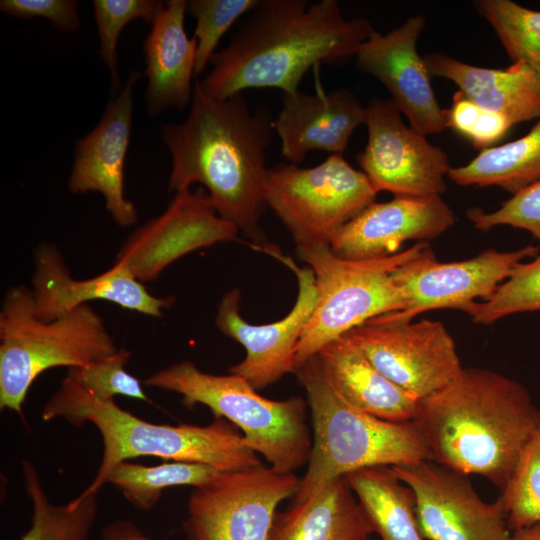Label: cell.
<instances>
[{"instance_id":"8fae6325","label":"cell","mask_w":540,"mask_h":540,"mask_svg":"<svg viewBox=\"0 0 540 540\" xmlns=\"http://www.w3.org/2000/svg\"><path fill=\"white\" fill-rule=\"evenodd\" d=\"M342 337L386 378L417 400L447 386L463 368L456 344L440 321L370 319Z\"/></svg>"},{"instance_id":"cb8c5ba5","label":"cell","mask_w":540,"mask_h":540,"mask_svg":"<svg viewBox=\"0 0 540 540\" xmlns=\"http://www.w3.org/2000/svg\"><path fill=\"white\" fill-rule=\"evenodd\" d=\"M314 357L327 383L349 405L388 421L413 420L420 401L381 374L346 338L332 341Z\"/></svg>"},{"instance_id":"d590c367","label":"cell","mask_w":540,"mask_h":540,"mask_svg":"<svg viewBox=\"0 0 540 540\" xmlns=\"http://www.w3.org/2000/svg\"><path fill=\"white\" fill-rule=\"evenodd\" d=\"M446 113L447 127L470 140L480 151L492 147L514 126L506 116L480 107L459 90Z\"/></svg>"},{"instance_id":"ab89813d","label":"cell","mask_w":540,"mask_h":540,"mask_svg":"<svg viewBox=\"0 0 540 540\" xmlns=\"http://www.w3.org/2000/svg\"><path fill=\"white\" fill-rule=\"evenodd\" d=\"M510 540H540V522L512 531Z\"/></svg>"},{"instance_id":"5bb4252c","label":"cell","mask_w":540,"mask_h":540,"mask_svg":"<svg viewBox=\"0 0 540 540\" xmlns=\"http://www.w3.org/2000/svg\"><path fill=\"white\" fill-rule=\"evenodd\" d=\"M414 492L420 532L428 540H510L503 503L485 502L468 476L432 460L394 466Z\"/></svg>"},{"instance_id":"7a4b0ae2","label":"cell","mask_w":540,"mask_h":540,"mask_svg":"<svg viewBox=\"0 0 540 540\" xmlns=\"http://www.w3.org/2000/svg\"><path fill=\"white\" fill-rule=\"evenodd\" d=\"M373 32L366 18H345L335 0H259L230 43L212 55L200 85L218 99L251 88L294 93L312 67L355 57Z\"/></svg>"},{"instance_id":"836d02e7","label":"cell","mask_w":540,"mask_h":540,"mask_svg":"<svg viewBox=\"0 0 540 540\" xmlns=\"http://www.w3.org/2000/svg\"><path fill=\"white\" fill-rule=\"evenodd\" d=\"M259 0H190L186 13L196 19L193 37L196 39L195 75H200L216 52L221 38Z\"/></svg>"},{"instance_id":"ac0fdd59","label":"cell","mask_w":540,"mask_h":540,"mask_svg":"<svg viewBox=\"0 0 540 540\" xmlns=\"http://www.w3.org/2000/svg\"><path fill=\"white\" fill-rule=\"evenodd\" d=\"M32 297L35 314L45 322L63 316L89 301L103 300L151 317H162L173 297L150 294L127 269L118 264L100 275L74 279L58 249L43 243L34 253Z\"/></svg>"},{"instance_id":"52a82bcc","label":"cell","mask_w":540,"mask_h":540,"mask_svg":"<svg viewBox=\"0 0 540 540\" xmlns=\"http://www.w3.org/2000/svg\"><path fill=\"white\" fill-rule=\"evenodd\" d=\"M117 350L89 304L45 322L35 314L31 288H9L0 311V409L23 419L27 393L44 371L84 367Z\"/></svg>"},{"instance_id":"f1b7e54d","label":"cell","mask_w":540,"mask_h":540,"mask_svg":"<svg viewBox=\"0 0 540 540\" xmlns=\"http://www.w3.org/2000/svg\"><path fill=\"white\" fill-rule=\"evenodd\" d=\"M220 471L192 462L169 461L156 466L131 463L117 464L106 483L118 488L123 497L137 510L149 511L159 502L162 492L171 487H198L213 479Z\"/></svg>"},{"instance_id":"8d00e7d4","label":"cell","mask_w":540,"mask_h":540,"mask_svg":"<svg viewBox=\"0 0 540 540\" xmlns=\"http://www.w3.org/2000/svg\"><path fill=\"white\" fill-rule=\"evenodd\" d=\"M467 217L478 230L508 225L529 231L540 243V180L513 194L497 210L476 207L467 211Z\"/></svg>"},{"instance_id":"ba28073f","label":"cell","mask_w":540,"mask_h":540,"mask_svg":"<svg viewBox=\"0 0 540 540\" xmlns=\"http://www.w3.org/2000/svg\"><path fill=\"white\" fill-rule=\"evenodd\" d=\"M429 245L416 242L392 256L368 260L340 258L329 244L296 247L297 256L313 271L317 299L296 346L295 369L351 329L403 310L404 300L391 272Z\"/></svg>"},{"instance_id":"277c9868","label":"cell","mask_w":540,"mask_h":540,"mask_svg":"<svg viewBox=\"0 0 540 540\" xmlns=\"http://www.w3.org/2000/svg\"><path fill=\"white\" fill-rule=\"evenodd\" d=\"M41 418H61L75 427L89 422L101 434L102 460L94 479L79 495L82 497L97 494L117 464L136 457L201 463L220 472L263 465L241 431L224 418L214 417L204 426L145 421L122 409L114 399L95 396L68 372L43 406Z\"/></svg>"},{"instance_id":"f35d334b","label":"cell","mask_w":540,"mask_h":540,"mask_svg":"<svg viewBox=\"0 0 540 540\" xmlns=\"http://www.w3.org/2000/svg\"><path fill=\"white\" fill-rule=\"evenodd\" d=\"M100 540H151L133 521L116 519L101 530Z\"/></svg>"},{"instance_id":"6da1fadb","label":"cell","mask_w":540,"mask_h":540,"mask_svg":"<svg viewBox=\"0 0 540 540\" xmlns=\"http://www.w3.org/2000/svg\"><path fill=\"white\" fill-rule=\"evenodd\" d=\"M273 124L270 109L259 106L253 111L243 93L218 99L196 82L186 119L161 126L172 159L168 189L180 192L194 183L204 185L217 214L262 243L259 221L267 208L266 153Z\"/></svg>"},{"instance_id":"3957f363","label":"cell","mask_w":540,"mask_h":540,"mask_svg":"<svg viewBox=\"0 0 540 540\" xmlns=\"http://www.w3.org/2000/svg\"><path fill=\"white\" fill-rule=\"evenodd\" d=\"M527 388L498 372L463 367L443 389L420 400L412 420L431 460L479 475L502 490L538 422Z\"/></svg>"},{"instance_id":"603a6c76","label":"cell","mask_w":540,"mask_h":540,"mask_svg":"<svg viewBox=\"0 0 540 540\" xmlns=\"http://www.w3.org/2000/svg\"><path fill=\"white\" fill-rule=\"evenodd\" d=\"M424 61L430 76L454 82L468 99L506 116L513 125L540 119V73L529 66L486 68L443 53L427 54Z\"/></svg>"},{"instance_id":"44dd1931","label":"cell","mask_w":540,"mask_h":540,"mask_svg":"<svg viewBox=\"0 0 540 540\" xmlns=\"http://www.w3.org/2000/svg\"><path fill=\"white\" fill-rule=\"evenodd\" d=\"M281 104L273 126L281 153L292 164L313 150L342 154L355 129L365 122V106L347 89L282 93Z\"/></svg>"},{"instance_id":"8992f818","label":"cell","mask_w":540,"mask_h":540,"mask_svg":"<svg viewBox=\"0 0 540 540\" xmlns=\"http://www.w3.org/2000/svg\"><path fill=\"white\" fill-rule=\"evenodd\" d=\"M143 383L180 394L189 409L197 404L208 407L214 417L235 425L247 446L277 472L295 473L308 464L313 437L307 403L299 396L269 399L237 374L203 372L189 360L163 368Z\"/></svg>"},{"instance_id":"4dcf8cb0","label":"cell","mask_w":540,"mask_h":540,"mask_svg":"<svg viewBox=\"0 0 540 540\" xmlns=\"http://www.w3.org/2000/svg\"><path fill=\"white\" fill-rule=\"evenodd\" d=\"M499 497L511 531L540 522V413L516 468Z\"/></svg>"},{"instance_id":"484cf974","label":"cell","mask_w":540,"mask_h":540,"mask_svg":"<svg viewBox=\"0 0 540 540\" xmlns=\"http://www.w3.org/2000/svg\"><path fill=\"white\" fill-rule=\"evenodd\" d=\"M345 478L381 540H424L414 492L393 467L363 468Z\"/></svg>"},{"instance_id":"9a60e30c","label":"cell","mask_w":540,"mask_h":540,"mask_svg":"<svg viewBox=\"0 0 540 540\" xmlns=\"http://www.w3.org/2000/svg\"><path fill=\"white\" fill-rule=\"evenodd\" d=\"M266 252L282 260L296 274L298 295L290 312L268 324L248 323L240 314L241 294L235 288L226 292L218 305L215 323L227 337L240 343L246 351L229 373L246 379L256 390L279 381L294 372L295 351L300 336L316 305L317 292L313 271L298 267L291 259L267 248Z\"/></svg>"},{"instance_id":"e0dca14e","label":"cell","mask_w":540,"mask_h":540,"mask_svg":"<svg viewBox=\"0 0 540 540\" xmlns=\"http://www.w3.org/2000/svg\"><path fill=\"white\" fill-rule=\"evenodd\" d=\"M425 23L422 15H416L386 34L374 30L359 47L355 60L359 70L387 88L409 126L427 136L447 128V113L436 99L431 76L417 50Z\"/></svg>"},{"instance_id":"d6a6232c","label":"cell","mask_w":540,"mask_h":540,"mask_svg":"<svg viewBox=\"0 0 540 540\" xmlns=\"http://www.w3.org/2000/svg\"><path fill=\"white\" fill-rule=\"evenodd\" d=\"M100 40L99 56L110 72L112 85L118 86L117 46L124 27L135 19L151 24L164 9L159 0H94L92 2Z\"/></svg>"},{"instance_id":"e575fe53","label":"cell","mask_w":540,"mask_h":540,"mask_svg":"<svg viewBox=\"0 0 540 540\" xmlns=\"http://www.w3.org/2000/svg\"><path fill=\"white\" fill-rule=\"evenodd\" d=\"M130 357V351L120 348L115 353L84 367L68 368L67 372L103 400L123 395L151 402L144 393L141 382L124 369Z\"/></svg>"},{"instance_id":"ffe728a7","label":"cell","mask_w":540,"mask_h":540,"mask_svg":"<svg viewBox=\"0 0 540 540\" xmlns=\"http://www.w3.org/2000/svg\"><path fill=\"white\" fill-rule=\"evenodd\" d=\"M455 216L441 196L394 197L374 202L336 230L331 251L347 260L392 256L409 240L429 242L446 232Z\"/></svg>"},{"instance_id":"7402d4cb","label":"cell","mask_w":540,"mask_h":540,"mask_svg":"<svg viewBox=\"0 0 540 540\" xmlns=\"http://www.w3.org/2000/svg\"><path fill=\"white\" fill-rule=\"evenodd\" d=\"M186 0H169L144 42L149 116L191 104L197 42L185 32Z\"/></svg>"},{"instance_id":"7c38bea8","label":"cell","mask_w":540,"mask_h":540,"mask_svg":"<svg viewBox=\"0 0 540 540\" xmlns=\"http://www.w3.org/2000/svg\"><path fill=\"white\" fill-rule=\"evenodd\" d=\"M539 247L528 245L515 251L490 248L473 258L440 262L430 245L391 272L404 300L403 310L386 314L389 319L411 321L436 309L466 312L477 301L491 296L527 258L537 256Z\"/></svg>"},{"instance_id":"30bf717a","label":"cell","mask_w":540,"mask_h":540,"mask_svg":"<svg viewBox=\"0 0 540 540\" xmlns=\"http://www.w3.org/2000/svg\"><path fill=\"white\" fill-rule=\"evenodd\" d=\"M300 478L264 464L220 472L195 487L187 503V540H267L277 507L293 498Z\"/></svg>"},{"instance_id":"d4e9b609","label":"cell","mask_w":540,"mask_h":540,"mask_svg":"<svg viewBox=\"0 0 540 540\" xmlns=\"http://www.w3.org/2000/svg\"><path fill=\"white\" fill-rule=\"evenodd\" d=\"M374 533L345 477L277 512L267 540H370Z\"/></svg>"},{"instance_id":"5b68a950","label":"cell","mask_w":540,"mask_h":540,"mask_svg":"<svg viewBox=\"0 0 540 540\" xmlns=\"http://www.w3.org/2000/svg\"><path fill=\"white\" fill-rule=\"evenodd\" d=\"M293 373L306 392L313 442L291 504L307 501L334 480L363 468L431 460L412 421L384 420L349 405L327 383L315 357Z\"/></svg>"},{"instance_id":"f546056e","label":"cell","mask_w":540,"mask_h":540,"mask_svg":"<svg viewBox=\"0 0 540 540\" xmlns=\"http://www.w3.org/2000/svg\"><path fill=\"white\" fill-rule=\"evenodd\" d=\"M474 7L495 31L513 63L540 73V11L511 0H479Z\"/></svg>"},{"instance_id":"1f68e13d","label":"cell","mask_w":540,"mask_h":540,"mask_svg":"<svg viewBox=\"0 0 540 540\" xmlns=\"http://www.w3.org/2000/svg\"><path fill=\"white\" fill-rule=\"evenodd\" d=\"M539 310L540 254L519 263L491 296L474 302L465 313L476 324L491 325L508 315Z\"/></svg>"},{"instance_id":"74e56055","label":"cell","mask_w":540,"mask_h":540,"mask_svg":"<svg viewBox=\"0 0 540 540\" xmlns=\"http://www.w3.org/2000/svg\"><path fill=\"white\" fill-rule=\"evenodd\" d=\"M0 10L20 18L48 19L64 32H74L80 27L78 2L74 0H2Z\"/></svg>"},{"instance_id":"4fadbf2b","label":"cell","mask_w":540,"mask_h":540,"mask_svg":"<svg viewBox=\"0 0 540 540\" xmlns=\"http://www.w3.org/2000/svg\"><path fill=\"white\" fill-rule=\"evenodd\" d=\"M365 108L368 141L357 161L376 192L441 196L451 169L445 151L407 126L391 100L375 98Z\"/></svg>"},{"instance_id":"83f0119b","label":"cell","mask_w":540,"mask_h":540,"mask_svg":"<svg viewBox=\"0 0 540 540\" xmlns=\"http://www.w3.org/2000/svg\"><path fill=\"white\" fill-rule=\"evenodd\" d=\"M22 473L33 515L30 528L19 540H88L97 517V494L78 495L64 505H55L29 460L22 461Z\"/></svg>"},{"instance_id":"d6986e66","label":"cell","mask_w":540,"mask_h":540,"mask_svg":"<svg viewBox=\"0 0 540 540\" xmlns=\"http://www.w3.org/2000/svg\"><path fill=\"white\" fill-rule=\"evenodd\" d=\"M140 74L132 71L120 93L107 104L98 124L76 143L68 188L72 193H101L113 220L121 227L137 221L134 204L125 197V159L133 115V87Z\"/></svg>"},{"instance_id":"2e32d148","label":"cell","mask_w":540,"mask_h":540,"mask_svg":"<svg viewBox=\"0 0 540 540\" xmlns=\"http://www.w3.org/2000/svg\"><path fill=\"white\" fill-rule=\"evenodd\" d=\"M238 231L217 214L203 189L176 192L163 213L127 238L114 264L123 266L140 282L151 281L178 258L235 239Z\"/></svg>"},{"instance_id":"9c48e42d","label":"cell","mask_w":540,"mask_h":540,"mask_svg":"<svg viewBox=\"0 0 540 540\" xmlns=\"http://www.w3.org/2000/svg\"><path fill=\"white\" fill-rule=\"evenodd\" d=\"M368 177L342 154L302 168L278 165L268 170L265 199L290 232L296 247L329 244L332 234L375 202Z\"/></svg>"},{"instance_id":"4316f807","label":"cell","mask_w":540,"mask_h":540,"mask_svg":"<svg viewBox=\"0 0 540 540\" xmlns=\"http://www.w3.org/2000/svg\"><path fill=\"white\" fill-rule=\"evenodd\" d=\"M461 186H498L512 195L540 180V119L523 137L481 150L470 162L448 172Z\"/></svg>"}]
</instances>
